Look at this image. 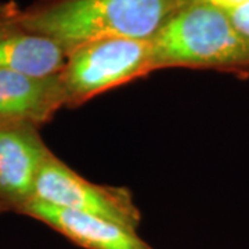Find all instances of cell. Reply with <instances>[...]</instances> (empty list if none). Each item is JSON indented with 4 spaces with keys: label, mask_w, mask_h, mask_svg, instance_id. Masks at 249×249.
<instances>
[{
    "label": "cell",
    "mask_w": 249,
    "mask_h": 249,
    "mask_svg": "<svg viewBox=\"0 0 249 249\" xmlns=\"http://www.w3.org/2000/svg\"><path fill=\"white\" fill-rule=\"evenodd\" d=\"M19 10L21 9H18V6L14 1H1L0 0V21L17 16Z\"/></svg>",
    "instance_id": "30bf717a"
},
{
    "label": "cell",
    "mask_w": 249,
    "mask_h": 249,
    "mask_svg": "<svg viewBox=\"0 0 249 249\" xmlns=\"http://www.w3.org/2000/svg\"><path fill=\"white\" fill-rule=\"evenodd\" d=\"M150 42L154 71L196 68L249 78V42L212 3L187 1Z\"/></svg>",
    "instance_id": "7a4b0ae2"
},
{
    "label": "cell",
    "mask_w": 249,
    "mask_h": 249,
    "mask_svg": "<svg viewBox=\"0 0 249 249\" xmlns=\"http://www.w3.org/2000/svg\"><path fill=\"white\" fill-rule=\"evenodd\" d=\"M18 14L0 21V70L36 78L60 75L68 57L65 49L24 27Z\"/></svg>",
    "instance_id": "ba28073f"
},
{
    "label": "cell",
    "mask_w": 249,
    "mask_h": 249,
    "mask_svg": "<svg viewBox=\"0 0 249 249\" xmlns=\"http://www.w3.org/2000/svg\"><path fill=\"white\" fill-rule=\"evenodd\" d=\"M67 107L61 76L36 78L0 70V124L39 127Z\"/></svg>",
    "instance_id": "52a82bcc"
},
{
    "label": "cell",
    "mask_w": 249,
    "mask_h": 249,
    "mask_svg": "<svg viewBox=\"0 0 249 249\" xmlns=\"http://www.w3.org/2000/svg\"><path fill=\"white\" fill-rule=\"evenodd\" d=\"M0 213H3V209L1 208H0Z\"/></svg>",
    "instance_id": "7c38bea8"
},
{
    "label": "cell",
    "mask_w": 249,
    "mask_h": 249,
    "mask_svg": "<svg viewBox=\"0 0 249 249\" xmlns=\"http://www.w3.org/2000/svg\"><path fill=\"white\" fill-rule=\"evenodd\" d=\"M226 11L229 13L237 31L249 42V1Z\"/></svg>",
    "instance_id": "9c48e42d"
},
{
    "label": "cell",
    "mask_w": 249,
    "mask_h": 249,
    "mask_svg": "<svg viewBox=\"0 0 249 249\" xmlns=\"http://www.w3.org/2000/svg\"><path fill=\"white\" fill-rule=\"evenodd\" d=\"M18 213L45 223L73 244L86 249H154L137 231L93 214L31 201Z\"/></svg>",
    "instance_id": "8992f818"
},
{
    "label": "cell",
    "mask_w": 249,
    "mask_h": 249,
    "mask_svg": "<svg viewBox=\"0 0 249 249\" xmlns=\"http://www.w3.org/2000/svg\"><path fill=\"white\" fill-rule=\"evenodd\" d=\"M52 151L31 124H0V208L17 212L34 199L42 166Z\"/></svg>",
    "instance_id": "5b68a950"
},
{
    "label": "cell",
    "mask_w": 249,
    "mask_h": 249,
    "mask_svg": "<svg viewBox=\"0 0 249 249\" xmlns=\"http://www.w3.org/2000/svg\"><path fill=\"white\" fill-rule=\"evenodd\" d=\"M190 0H37L18 21L71 52L100 39L151 40Z\"/></svg>",
    "instance_id": "6da1fadb"
},
{
    "label": "cell",
    "mask_w": 249,
    "mask_h": 249,
    "mask_svg": "<svg viewBox=\"0 0 249 249\" xmlns=\"http://www.w3.org/2000/svg\"><path fill=\"white\" fill-rule=\"evenodd\" d=\"M60 73L67 107H78L90 98L152 72L151 42L136 39H100L67 53Z\"/></svg>",
    "instance_id": "3957f363"
},
{
    "label": "cell",
    "mask_w": 249,
    "mask_h": 249,
    "mask_svg": "<svg viewBox=\"0 0 249 249\" xmlns=\"http://www.w3.org/2000/svg\"><path fill=\"white\" fill-rule=\"evenodd\" d=\"M32 201L93 214L134 231L142 223L140 209L127 188L94 184L73 172L53 152L42 166Z\"/></svg>",
    "instance_id": "277c9868"
},
{
    "label": "cell",
    "mask_w": 249,
    "mask_h": 249,
    "mask_svg": "<svg viewBox=\"0 0 249 249\" xmlns=\"http://www.w3.org/2000/svg\"><path fill=\"white\" fill-rule=\"evenodd\" d=\"M204 1H208V3H212V4H216L219 7H222L224 10H230L240 6V4H244L249 0H204Z\"/></svg>",
    "instance_id": "8fae6325"
}]
</instances>
